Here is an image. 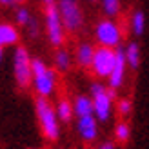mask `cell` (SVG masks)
<instances>
[{
    "instance_id": "1",
    "label": "cell",
    "mask_w": 149,
    "mask_h": 149,
    "mask_svg": "<svg viewBox=\"0 0 149 149\" xmlns=\"http://www.w3.org/2000/svg\"><path fill=\"white\" fill-rule=\"evenodd\" d=\"M35 113H36V122H38L42 136L49 142H56L60 138V118H58L55 104L49 98L36 96Z\"/></svg>"
},
{
    "instance_id": "2",
    "label": "cell",
    "mask_w": 149,
    "mask_h": 149,
    "mask_svg": "<svg viewBox=\"0 0 149 149\" xmlns=\"http://www.w3.org/2000/svg\"><path fill=\"white\" fill-rule=\"evenodd\" d=\"M89 96L93 100V111H95V116L98 118V122L100 124L109 122L118 100L116 91L111 89L107 84H104L102 80H95L89 86Z\"/></svg>"
},
{
    "instance_id": "3",
    "label": "cell",
    "mask_w": 149,
    "mask_h": 149,
    "mask_svg": "<svg viewBox=\"0 0 149 149\" xmlns=\"http://www.w3.org/2000/svg\"><path fill=\"white\" fill-rule=\"evenodd\" d=\"M33 91L36 96L42 98H51L56 93L58 87V78H56V69L47 65L42 58H33Z\"/></svg>"
},
{
    "instance_id": "4",
    "label": "cell",
    "mask_w": 149,
    "mask_h": 149,
    "mask_svg": "<svg viewBox=\"0 0 149 149\" xmlns=\"http://www.w3.org/2000/svg\"><path fill=\"white\" fill-rule=\"evenodd\" d=\"M93 38L96 42V46L118 49L122 47V42H124V27L116 18L102 17L93 27Z\"/></svg>"
},
{
    "instance_id": "5",
    "label": "cell",
    "mask_w": 149,
    "mask_h": 149,
    "mask_svg": "<svg viewBox=\"0 0 149 149\" xmlns=\"http://www.w3.org/2000/svg\"><path fill=\"white\" fill-rule=\"evenodd\" d=\"M13 77L15 84L20 89H29L33 84V56L29 55L26 46H18L13 49Z\"/></svg>"
},
{
    "instance_id": "6",
    "label": "cell",
    "mask_w": 149,
    "mask_h": 149,
    "mask_svg": "<svg viewBox=\"0 0 149 149\" xmlns=\"http://www.w3.org/2000/svg\"><path fill=\"white\" fill-rule=\"evenodd\" d=\"M44 31H46V38L49 42L51 47H62L68 38V31L62 22L60 11H58L56 4L55 6H47L44 7Z\"/></svg>"
},
{
    "instance_id": "7",
    "label": "cell",
    "mask_w": 149,
    "mask_h": 149,
    "mask_svg": "<svg viewBox=\"0 0 149 149\" xmlns=\"http://www.w3.org/2000/svg\"><path fill=\"white\" fill-rule=\"evenodd\" d=\"M56 7L60 11L65 31L69 35L80 33L82 27H84V9H82L78 0H58Z\"/></svg>"
},
{
    "instance_id": "8",
    "label": "cell",
    "mask_w": 149,
    "mask_h": 149,
    "mask_svg": "<svg viewBox=\"0 0 149 149\" xmlns=\"http://www.w3.org/2000/svg\"><path fill=\"white\" fill-rule=\"evenodd\" d=\"M116 56H118V49L96 46L93 64H91V69H89L91 74L98 80H107L111 71L115 68V64H116Z\"/></svg>"
},
{
    "instance_id": "9",
    "label": "cell",
    "mask_w": 149,
    "mask_h": 149,
    "mask_svg": "<svg viewBox=\"0 0 149 149\" xmlns=\"http://www.w3.org/2000/svg\"><path fill=\"white\" fill-rule=\"evenodd\" d=\"M127 60H125V55H124V47H118V56H116V64L113 71H111L109 78L106 80L107 86L111 89H115V91H118V89H122L124 84H125V74H127Z\"/></svg>"
},
{
    "instance_id": "10",
    "label": "cell",
    "mask_w": 149,
    "mask_h": 149,
    "mask_svg": "<svg viewBox=\"0 0 149 149\" xmlns=\"http://www.w3.org/2000/svg\"><path fill=\"white\" fill-rule=\"evenodd\" d=\"M98 118L95 115H89V116H80L77 118V133L82 142L86 144H91L98 138Z\"/></svg>"
},
{
    "instance_id": "11",
    "label": "cell",
    "mask_w": 149,
    "mask_h": 149,
    "mask_svg": "<svg viewBox=\"0 0 149 149\" xmlns=\"http://www.w3.org/2000/svg\"><path fill=\"white\" fill-rule=\"evenodd\" d=\"M20 44V29L13 22H0V47H17Z\"/></svg>"
},
{
    "instance_id": "12",
    "label": "cell",
    "mask_w": 149,
    "mask_h": 149,
    "mask_svg": "<svg viewBox=\"0 0 149 149\" xmlns=\"http://www.w3.org/2000/svg\"><path fill=\"white\" fill-rule=\"evenodd\" d=\"M95 49L96 46H93L91 42H80L74 47V62L80 69H91L93 64V56H95Z\"/></svg>"
},
{
    "instance_id": "13",
    "label": "cell",
    "mask_w": 149,
    "mask_h": 149,
    "mask_svg": "<svg viewBox=\"0 0 149 149\" xmlns=\"http://www.w3.org/2000/svg\"><path fill=\"white\" fill-rule=\"evenodd\" d=\"M73 60H74V55H71L69 49L62 47H56L55 53H53V68L56 69V73H68L73 68Z\"/></svg>"
},
{
    "instance_id": "14",
    "label": "cell",
    "mask_w": 149,
    "mask_h": 149,
    "mask_svg": "<svg viewBox=\"0 0 149 149\" xmlns=\"http://www.w3.org/2000/svg\"><path fill=\"white\" fill-rule=\"evenodd\" d=\"M73 109H74V116H77V118L95 115L93 100H91L89 95H77V96H74V98H73Z\"/></svg>"
},
{
    "instance_id": "15",
    "label": "cell",
    "mask_w": 149,
    "mask_h": 149,
    "mask_svg": "<svg viewBox=\"0 0 149 149\" xmlns=\"http://www.w3.org/2000/svg\"><path fill=\"white\" fill-rule=\"evenodd\" d=\"M55 107H56V113H58V118H60V122L64 124H69L74 116V109H73V100L69 98H58L55 102Z\"/></svg>"
},
{
    "instance_id": "16",
    "label": "cell",
    "mask_w": 149,
    "mask_h": 149,
    "mask_svg": "<svg viewBox=\"0 0 149 149\" xmlns=\"http://www.w3.org/2000/svg\"><path fill=\"white\" fill-rule=\"evenodd\" d=\"M98 4H100L102 15L107 18H118L122 15V9H124L122 0H100Z\"/></svg>"
},
{
    "instance_id": "17",
    "label": "cell",
    "mask_w": 149,
    "mask_h": 149,
    "mask_svg": "<svg viewBox=\"0 0 149 149\" xmlns=\"http://www.w3.org/2000/svg\"><path fill=\"white\" fill-rule=\"evenodd\" d=\"M127 26H129L131 35L140 36V35L144 33V29H146V15L140 11V9H135V11L129 15V22H127Z\"/></svg>"
},
{
    "instance_id": "18",
    "label": "cell",
    "mask_w": 149,
    "mask_h": 149,
    "mask_svg": "<svg viewBox=\"0 0 149 149\" xmlns=\"http://www.w3.org/2000/svg\"><path fill=\"white\" fill-rule=\"evenodd\" d=\"M124 55H125V60H127V65L129 69L136 71L138 65H140V46L136 42H129L125 44L124 47Z\"/></svg>"
},
{
    "instance_id": "19",
    "label": "cell",
    "mask_w": 149,
    "mask_h": 149,
    "mask_svg": "<svg viewBox=\"0 0 149 149\" xmlns=\"http://www.w3.org/2000/svg\"><path fill=\"white\" fill-rule=\"evenodd\" d=\"M129 138H131V125L122 118V120L116 122V125H115V140L118 144H125Z\"/></svg>"
},
{
    "instance_id": "20",
    "label": "cell",
    "mask_w": 149,
    "mask_h": 149,
    "mask_svg": "<svg viewBox=\"0 0 149 149\" xmlns=\"http://www.w3.org/2000/svg\"><path fill=\"white\" fill-rule=\"evenodd\" d=\"M31 20H33V15H31V11H29L27 7H24V6L17 7V11H15V24H17L18 27L26 29Z\"/></svg>"
},
{
    "instance_id": "21",
    "label": "cell",
    "mask_w": 149,
    "mask_h": 149,
    "mask_svg": "<svg viewBox=\"0 0 149 149\" xmlns=\"http://www.w3.org/2000/svg\"><path fill=\"white\" fill-rule=\"evenodd\" d=\"M115 111L118 113V116L125 120V118L131 115V111H133V102H131V98H127V96H122V98H118V100H116V107H115Z\"/></svg>"
},
{
    "instance_id": "22",
    "label": "cell",
    "mask_w": 149,
    "mask_h": 149,
    "mask_svg": "<svg viewBox=\"0 0 149 149\" xmlns=\"http://www.w3.org/2000/svg\"><path fill=\"white\" fill-rule=\"evenodd\" d=\"M26 31H27V35L31 36V38H36V36L40 35V24H38V20H36L35 17H33V20H31V22L27 24Z\"/></svg>"
},
{
    "instance_id": "23",
    "label": "cell",
    "mask_w": 149,
    "mask_h": 149,
    "mask_svg": "<svg viewBox=\"0 0 149 149\" xmlns=\"http://www.w3.org/2000/svg\"><path fill=\"white\" fill-rule=\"evenodd\" d=\"M98 149H116V146H115V142H109V140H106V142H102V144L98 146Z\"/></svg>"
},
{
    "instance_id": "24",
    "label": "cell",
    "mask_w": 149,
    "mask_h": 149,
    "mask_svg": "<svg viewBox=\"0 0 149 149\" xmlns=\"http://www.w3.org/2000/svg\"><path fill=\"white\" fill-rule=\"evenodd\" d=\"M15 0H0V7H13Z\"/></svg>"
},
{
    "instance_id": "25",
    "label": "cell",
    "mask_w": 149,
    "mask_h": 149,
    "mask_svg": "<svg viewBox=\"0 0 149 149\" xmlns=\"http://www.w3.org/2000/svg\"><path fill=\"white\" fill-rule=\"evenodd\" d=\"M40 2H42V6H44V7H47V6H55L58 0H40Z\"/></svg>"
},
{
    "instance_id": "26",
    "label": "cell",
    "mask_w": 149,
    "mask_h": 149,
    "mask_svg": "<svg viewBox=\"0 0 149 149\" xmlns=\"http://www.w3.org/2000/svg\"><path fill=\"white\" fill-rule=\"evenodd\" d=\"M27 2V0H15V4H17V6H22V4H26Z\"/></svg>"
},
{
    "instance_id": "27",
    "label": "cell",
    "mask_w": 149,
    "mask_h": 149,
    "mask_svg": "<svg viewBox=\"0 0 149 149\" xmlns=\"http://www.w3.org/2000/svg\"><path fill=\"white\" fill-rule=\"evenodd\" d=\"M2 58H4V49L0 47V62H2Z\"/></svg>"
},
{
    "instance_id": "28",
    "label": "cell",
    "mask_w": 149,
    "mask_h": 149,
    "mask_svg": "<svg viewBox=\"0 0 149 149\" xmlns=\"http://www.w3.org/2000/svg\"><path fill=\"white\" fill-rule=\"evenodd\" d=\"M87 2H93L95 4V2H100V0H87Z\"/></svg>"
}]
</instances>
